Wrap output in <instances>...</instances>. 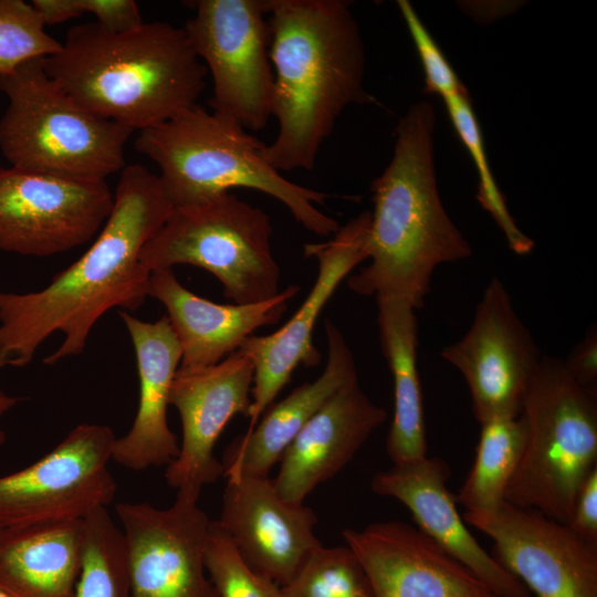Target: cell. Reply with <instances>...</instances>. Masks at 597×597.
Segmentation results:
<instances>
[{"label":"cell","mask_w":597,"mask_h":597,"mask_svg":"<svg viewBox=\"0 0 597 597\" xmlns=\"http://www.w3.org/2000/svg\"><path fill=\"white\" fill-rule=\"evenodd\" d=\"M172 210L158 175L140 164L126 165L113 209L85 253L40 291L0 292V368L28 365L55 332L64 339L44 364L80 355L108 310H138L148 297L150 276L140 251Z\"/></svg>","instance_id":"6da1fadb"},{"label":"cell","mask_w":597,"mask_h":597,"mask_svg":"<svg viewBox=\"0 0 597 597\" xmlns=\"http://www.w3.org/2000/svg\"><path fill=\"white\" fill-rule=\"evenodd\" d=\"M268 3L277 134L266 158L280 172L312 170L342 112L374 102L364 88V42L349 1Z\"/></svg>","instance_id":"7a4b0ae2"},{"label":"cell","mask_w":597,"mask_h":597,"mask_svg":"<svg viewBox=\"0 0 597 597\" xmlns=\"http://www.w3.org/2000/svg\"><path fill=\"white\" fill-rule=\"evenodd\" d=\"M434 124V109L423 101L398 122L391 160L370 186V262L347 281L357 294L400 298L416 311L425 305L436 268L472 254L439 197Z\"/></svg>","instance_id":"3957f363"},{"label":"cell","mask_w":597,"mask_h":597,"mask_svg":"<svg viewBox=\"0 0 597 597\" xmlns=\"http://www.w3.org/2000/svg\"><path fill=\"white\" fill-rule=\"evenodd\" d=\"M44 69L93 114L139 132L197 105L208 73L185 29L163 21L124 32L74 25Z\"/></svg>","instance_id":"277c9868"},{"label":"cell","mask_w":597,"mask_h":597,"mask_svg":"<svg viewBox=\"0 0 597 597\" xmlns=\"http://www.w3.org/2000/svg\"><path fill=\"white\" fill-rule=\"evenodd\" d=\"M265 147L240 124L198 104L140 130L135 140L136 150L159 167L158 178L174 208L199 205L242 187L282 202L306 230L335 234L338 222L316 207L328 195L282 176L266 158Z\"/></svg>","instance_id":"5b68a950"},{"label":"cell","mask_w":597,"mask_h":597,"mask_svg":"<svg viewBox=\"0 0 597 597\" xmlns=\"http://www.w3.org/2000/svg\"><path fill=\"white\" fill-rule=\"evenodd\" d=\"M8 106L0 118V150L12 168L62 178L103 181L122 171L133 129L100 117L72 98L29 60L0 76Z\"/></svg>","instance_id":"8992f818"},{"label":"cell","mask_w":597,"mask_h":597,"mask_svg":"<svg viewBox=\"0 0 597 597\" xmlns=\"http://www.w3.org/2000/svg\"><path fill=\"white\" fill-rule=\"evenodd\" d=\"M520 415L526 442L505 501L567 524L597 469V392L580 386L563 359L543 356Z\"/></svg>","instance_id":"52a82bcc"},{"label":"cell","mask_w":597,"mask_h":597,"mask_svg":"<svg viewBox=\"0 0 597 597\" xmlns=\"http://www.w3.org/2000/svg\"><path fill=\"white\" fill-rule=\"evenodd\" d=\"M270 217L231 192L174 208L143 247L139 261L150 272L190 264L212 273L234 304L272 298L281 270L273 256Z\"/></svg>","instance_id":"ba28073f"},{"label":"cell","mask_w":597,"mask_h":597,"mask_svg":"<svg viewBox=\"0 0 597 597\" xmlns=\"http://www.w3.org/2000/svg\"><path fill=\"white\" fill-rule=\"evenodd\" d=\"M184 29L213 83L211 112L261 130L272 117L268 0H196Z\"/></svg>","instance_id":"9c48e42d"},{"label":"cell","mask_w":597,"mask_h":597,"mask_svg":"<svg viewBox=\"0 0 597 597\" xmlns=\"http://www.w3.org/2000/svg\"><path fill=\"white\" fill-rule=\"evenodd\" d=\"M112 428L80 423L34 463L0 476V527L84 520L114 500Z\"/></svg>","instance_id":"30bf717a"},{"label":"cell","mask_w":597,"mask_h":597,"mask_svg":"<svg viewBox=\"0 0 597 597\" xmlns=\"http://www.w3.org/2000/svg\"><path fill=\"white\" fill-rule=\"evenodd\" d=\"M440 354L463 376L480 425L494 417L521 413L543 357L496 276L476 304L468 332Z\"/></svg>","instance_id":"8fae6325"},{"label":"cell","mask_w":597,"mask_h":597,"mask_svg":"<svg viewBox=\"0 0 597 597\" xmlns=\"http://www.w3.org/2000/svg\"><path fill=\"white\" fill-rule=\"evenodd\" d=\"M113 203L105 180L0 168V249L32 256L69 251L98 232Z\"/></svg>","instance_id":"7c38bea8"},{"label":"cell","mask_w":597,"mask_h":597,"mask_svg":"<svg viewBox=\"0 0 597 597\" xmlns=\"http://www.w3.org/2000/svg\"><path fill=\"white\" fill-rule=\"evenodd\" d=\"M115 513L125 540L130 597H218L205 563L210 520L198 500L177 494L166 509L121 502Z\"/></svg>","instance_id":"4fadbf2b"},{"label":"cell","mask_w":597,"mask_h":597,"mask_svg":"<svg viewBox=\"0 0 597 597\" xmlns=\"http://www.w3.org/2000/svg\"><path fill=\"white\" fill-rule=\"evenodd\" d=\"M371 213L362 211L323 243H306L305 256L317 259L318 272L308 295L293 316L270 335L248 337L239 350L254 368L249 412L252 429L277 394L290 381L298 365L313 368L322 356L312 334L325 304L339 283L360 262L368 259L367 241Z\"/></svg>","instance_id":"5bb4252c"},{"label":"cell","mask_w":597,"mask_h":597,"mask_svg":"<svg viewBox=\"0 0 597 597\" xmlns=\"http://www.w3.org/2000/svg\"><path fill=\"white\" fill-rule=\"evenodd\" d=\"M463 520L492 540L496 561L536 597H597V546L567 524L506 501L465 511Z\"/></svg>","instance_id":"9a60e30c"},{"label":"cell","mask_w":597,"mask_h":597,"mask_svg":"<svg viewBox=\"0 0 597 597\" xmlns=\"http://www.w3.org/2000/svg\"><path fill=\"white\" fill-rule=\"evenodd\" d=\"M253 377L251 360L239 349L218 364L176 371L169 405L179 413L182 440L165 479L177 494L199 501L202 489L223 475L214 444L232 417H249Z\"/></svg>","instance_id":"2e32d148"},{"label":"cell","mask_w":597,"mask_h":597,"mask_svg":"<svg viewBox=\"0 0 597 597\" xmlns=\"http://www.w3.org/2000/svg\"><path fill=\"white\" fill-rule=\"evenodd\" d=\"M218 523L244 562L281 588L322 546L314 511L282 498L270 476L228 479Z\"/></svg>","instance_id":"e0dca14e"},{"label":"cell","mask_w":597,"mask_h":597,"mask_svg":"<svg viewBox=\"0 0 597 597\" xmlns=\"http://www.w3.org/2000/svg\"><path fill=\"white\" fill-rule=\"evenodd\" d=\"M342 535L363 565L374 597H495L417 526L384 521L345 528Z\"/></svg>","instance_id":"ac0fdd59"},{"label":"cell","mask_w":597,"mask_h":597,"mask_svg":"<svg viewBox=\"0 0 597 597\" xmlns=\"http://www.w3.org/2000/svg\"><path fill=\"white\" fill-rule=\"evenodd\" d=\"M450 467L438 457L394 464L374 475L370 488L401 502L417 527L464 565L495 597H532L528 589L471 534L448 490Z\"/></svg>","instance_id":"d6986e66"},{"label":"cell","mask_w":597,"mask_h":597,"mask_svg":"<svg viewBox=\"0 0 597 597\" xmlns=\"http://www.w3.org/2000/svg\"><path fill=\"white\" fill-rule=\"evenodd\" d=\"M387 418L360 388L358 378L336 391L284 450L272 480L285 500L301 504L335 476Z\"/></svg>","instance_id":"ffe728a7"},{"label":"cell","mask_w":597,"mask_h":597,"mask_svg":"<svg viewBox=\"0 0 597 597\" xmlns=\"http://www.w3.org/2000/svg\"><path fill=\"white\" fill-rule=\"evenodd\" d=\"M300 292L289 285L272 298L250 304H218L187 290L172 270L150 272L148 296L158 300L181 348L184 368L218 364L263 326L276 324Z\"/></svg>","instance_id":"44dd1931"},{"label":"cell","mask_w":597,"mask_h":597,"mask_svg":"<svg viewBox=\"0 0 597 597\" xmlns=\"http://www.w3.org/2000/svg\"><path fill=\"white\" fill-rule=\"evenodd\" d=\"M134 345L139 401L129 431L116 438L113 461L132 471L168 465L179 453L167 420L170 388L181 362V348L167 315L144 322L119 311Z\"/></svg>","instance_id":"7402d4cb"},{"label":"cell","mask_w":597,"mask_h":597,"mask_svg":"<svg viewBox=\"0 0 597 597\" xmlns=\"http://www.w3.org/2000/svg\"><path fill=\"white\" fill-rule=\"evenodd\" d=\"M325 331L328 355L323 373L271 405L252 429L230 442L221 460L222 476L227 480L270 476L271 469L305 423L336 391L357 378L354 356L342 332L329 318Z\"/></svg>","instance_id":"603a6c76"},{"label":"cell","mask_w":597,"mask_h":597,"mask_svg":"<svg viewBox=\"0 0 597 597\" xmlns=\"http://www.w3.org/2000/svg\"><path fill=\"white\" fill-rule=\"evenodd\" d=\"M83 520L0 527V588L13 597H75Z\"/></svg>","instance_id":"cb8c5ba5"},{"label":"cell","mask_w":597,"mask_h":597,"mask_svg":"<svg viewBox=\"0 0 597 597\" xmlns=\"http://www.w3.org/2000/svg\"><path fill=\"white\" fill-rule=\"evenodd\" d=\"M376 301L380 347L394 379V416L386 450L394 464H401L427 457L417 368L418 322L408 302L395 297Z\"/></svg>","instance_id":"d4e9b609"},{"label":"cell","mask_w":597,"mask_h":597,"mask_svg":"<svg viewBox=\"0 0 597 597\" xmlns=\"http://www.w3.org/2000/svg\"><path fill=\"white\" fill-rule=\"evenodd\" d=\"M526 442V426L521 415L500 416L481 423L472 468L455 496L465 511L484 512L505 502V491Z\"/></svg>","instance_id":"484cf974"},{"label":"cell","mask_w":597,"mask_h":597,"mask_svg":"<svg viewBox=\"0 0 597 597\" xmlns=\"http://www.w3.org/2000/svg\"><path fill=\"white\" fill-rule=\"evenodd\" d=\"M75 597H130L124 535L107 507L83 520L82 568Z\"/></svg>","instance_id":"4316f807"},{"label":"cell","mask_w":597,"mask_h":597,"mask_svg":"<svg viewBox=\"0 0 597 597\" xmlns=\"http://www.w3.org/2000/svg\"><path fill=\"white\" fill-rule=\"evenodd\" d=\"M443 101L453 127L475 165L479 177L478 201L502 230L510 249L516 254L530 253L534 248V242L517 228L492 177L481 130L468 94L448 96Z\"/></svg>","instance_id":"83f0119b"},{"label":"cell","mask_w":597,"mask_h":597,"mask_svg":"<svg viewBox=\"0 0 597 597\" xmlns=\"http://www.w3.org/2000/svg\"><path fill=\"white\" fill-rule=\"evenodd\" d=\"M281 591L283 597H374L363 565L347 545L316 548Z\"/></svg>","instance_id":"f1b7e54d"},{"label":"cell","mask_w":597,"mask_h":597,"mask_svg":"<svg viewBox=\"0 0 597 597\" xmlns=\"http://www.w3.org/2000/svg\"><path fill=\"white\" fill-rule=\"evenodd\" d=\"M44 22L23 0H0V76L22 63L59 52L62 42L49 35Z\"/></svg>","instance_id":"f546056e"},{"label":"cell","mask_w":597,"mask_h":597,"mask_svg":"<svg viewBox=\"0 0 597 597\" xmlns=\"http://www.w3.org/2000/svg\"><path fill=\"white\" fill-rule=\"evenodd\" d=\"M205 563L218 597H283L281 587L244 562L218 521H210Z\"/></svg>","instance_id":"4dcf8cb0"},{"label":"cell","mask_w":597,"mask_h":597,"mask_svg":"<svg viewBox=\"0 0 597 597\" xmlns=\"http://www.w3.org/2000/svg\"><path fill=\"white\" fill-rule=\"evenodd\" d=\"M32 6L45 25L62 23L91 13L96 23L111 32H124L144 21L134 0H33Z\"/></svg>","instance_id":"1f68e13d"},{"label":"cell","mask_w":597,"mask_h":597,"mask_svg":"<svg viewBox=\"0 0 597 597\" xmlns=\"http://www.w3.org/2000/svg\"><path fill=\"white\" fill-rule=\"evenodd\" d=\"M397 4L419 54L425 72L427 92L438 94L442 98L468 94L465 87L422 24L410 2L398 0Z\"/></svg>","instance_id":"d6a6232c"},{"label":"cell","mask_w":597,"mask_h":597,"mask_svg":"<svg viewBox=\"0 0 597 597\" xmlns=\"http://www.w3.org/2000/svg\"><path fill=\"white\" fill-rule=\"evenodd\" d=\"M567 525L584 541L597 546V469L580 486Z\"/></svg>","instance_id":"836d02e7"},{"label":"cell","mask_w":597,"mask_h":597,"mask_svg":"<svg viewBox=\"0 0 597 597\" xmlns=\"http://www.w3.org/2000/svg\"><path fill=\"white\" fill-rule=\"evenodd\" d=\"M564 365L570 376L584 388L597 392V331L591 325L584 338L570 350Z\"/></svg>","instance_id":"e575fe53"},{"label":"cell","mask_w":597,"mask_h":597,"mask_svg":"<svg viewBox=\"0 0 597 597\" xmlns=\"http://www.w3.org/2000/svg\"><path fill=\"white\" fill-rule=\"evenodd\" d=\"M20 401L19 397L6 394L0 389V419ZM6 442V433L0 427V444Z\"/></svg>","instance_id":"d590c367"},{"label":"cell","mask_w":597,"mask_h":597,"mask_svg":"<svg viewBox=\"0 0 597 597\" xmlns=\"http://www.w3.org/2000/svg\"><path fill=\"white\" fill-rule=\"evenodd\" d=\"M0 597H13V596L7 593L6 590H3L2 588H0Z\"/></svg>","instance_id":"8d00e7d4"}]
</instances>
